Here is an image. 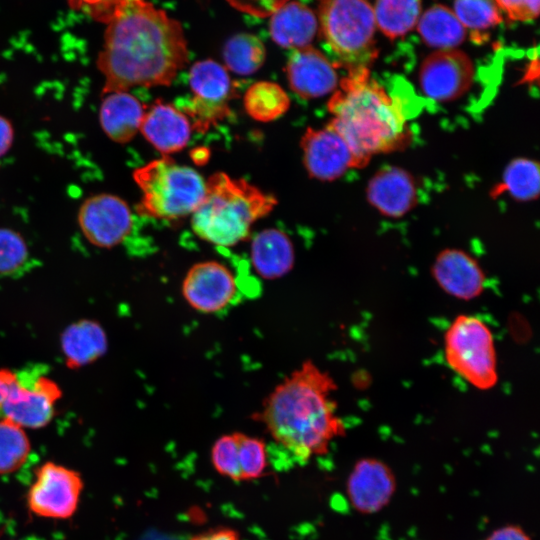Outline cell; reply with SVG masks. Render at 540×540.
I'll return each instance as SVG.
<instances>
[{
  "instance_id": "cell-20",
  "label": "cell",
  "mask_w": 540,
  "mask_h": 540,
  "mask_svg": "<svg viewBox=\"0 0 540 540\" xmlns=\"http://www.w3.org/2000/svg\"><path fill=\"white\" fill-rule=\"evenodd\" d=\"M139 131L158 151L170 154L186 147L192 124L180 109L156 100L146 109Z\"/></svg>"
},
{
  "instance_id": "cell-17",
  "label": "cell",
  "mask_w": 540,
  "mask_h": 540,
  "mask_svg": "<svg viewBox=\"0 0 540 540\" xmlns=\"http://www.w3.org/2000/svg\"><path fill=\"white\" fill-rule=\"evenodd\" d=\"M290 88L304 99H315L336 91V66L313 46L294 49L286 65Z\"/></svg>"
},
{
  "instance_id": "cell-14",
  "label": "cell",
  "mask_w": 540,
  "mask_h": 540,
  "mask_svg": "<svg viewBox=\"0 0 540 540\" xmlns=\"http://www.w3.org/2000/svg\"><path fill=\"white\" fill-rule=\"evenodd\" d=\"M181 293L194 310L214 314L226 309L238 295L235 275L217 261L198 262L186 273Z\"/></svg>"
},
{
  "instance_id": "cell-9",
  "label": "cell",
  "mask_w": 540,
  "mask_h": 540,
  "mask_svg": "<svg viewBox=\"0 0 540 540\" xmlns=\"http://www.w3.org/2000/svg\"><path fill=\"white\" fill-rule=\"evenodd\" d=\"M84 488L77 470L53 461L35 469V479L27 492V506L38 517L67 520L77 511Z\"/></svg>"
},
{
  "instance_id": "cell-15",
  "label": "cell",
  "mask_w": 540,
  "mask_h": 540,
  "mask_svg": "<svg viewBox=\"0 0 540 540\" xmlns=\"http://www.w3.org/2000/svg\"><path fill=\"white\" fill-rule=\"evenodd\" d=\"M396 491L397 478L393 469L375 457L358 459L345 484L350 506L362 515L381 512L390 504Z\"/></svg>"
},
{
  "instance_id": "cell-21",
  "label": "cell",
  "mask_w": 540,
  "mask_h": 540,
  "mask_svg": "<svg viewBox=\"0 0 540 540\" xmlns=\"http://www.w3.org/2000/svg\"><path fill=\"white\" fill-rule=\"evenodd\" d=\"M146 108L128 91L104 94L99 109V122L109 139L117 143H127L140 130Z\"/></svg>"
},
{
  "instance_id": "cell-18",
  "label": "cell",
  "mask_w": 540,
  "mask_h": 540,
  "mask_svg": "<svg viewBox=\"0 0 540 540\" xmlns=\"http://www.w3.org/2000/svg\"><path fill=\"white\" fill-rule=\"evenodd\" d=\"M366 198L382 215L400 218L417 205L416 181L403 168L386 166L370 178L366 187Z\"/></svg>"
},
{
  "instance_id": "cell-13",
  "label": "cell",
  "mask_w": 540,
  "mask_h": 540,
  "mask_svg": "<svg viewBox=\"0 0 540 540\" xmlns=\"http://www.w3.org/2000/svg\"><path fill=\"white\" fill-rule=\"evenodd\" d=\"M210 458L219 475L235 482L259 479L268 468L266 442L238 431L218 437L212 445Z\"/></svg>"
},
{
  "instance_id": "cell-23",
  "label": "cell",
  "mask_w": 540,
  "mask_h": 540,
  "mask_svg": "<svg viewBox=\"0 0 540 540\" xmlns=\"http://www.w3.org/2000/svg\"><path fill=\"white\" fill-rule=\"evenodd\" d=\"M294 261L292 241L282 230L265 229L253 238L251 262L260 277L269 280L280 278L293 268Z\"/></svg>"
},
{
  "instance_id": "cell-31",
  "label": "cell",
  "mask_w": 540,
  "mask_h": 540,
  "mask_svg": "<svg viewBox=\"0 0 540 540\" xmlns=\"http://www.w3.org/2000/svg\"><path fill=\"white\" fill-rule=\"evenodd\" d=\"M453 12L461 24L480 32L502 22V11L495 0H453Z\"/></svg>"
},
{
  "instance_id": "cell-26",
  "label": "cell",
  "mask_w": 540,
  "mask_h": 540,
  "mask_svg": "<svg viewBox=\"0 0 540 540\" xmlns=\"http://www.w3.org/2000/svg\"><path fill=\"white\" fill-rule=\"evenodd\" d=\"M540 170L538 162L524 157L513 159L506 166L501 182L491 195L508 193L518 201H532L539 196Z\"/></svg>"
},
{
  "instance_id": "cell-37",
  "label": "cell",
  "mask_w": 540,
  "mask_h": 540,
  "mask_svg": "<svg viewBox=\"0 0 540 540\" xmlns=\"http://www.w3.org/2000/svg\"><path fill=\"white\" fill-rule=\"evenodd\" d=\"M189 540H242L240 534L230 527H217L192 536Z\"/></svg>"
},
{
  "instance_id": "cell-1",
  "label": "cell",
  "mask_w": 540,
  "mask_h": 540,
  "mask_svg": "<svg viewBox=\"0 0 540 540\" xmlns=\"http://www.w3.org/2000/svg\"><path fill=\"white\" fill-rule=\"evenodd\" d=\"M105 26L96 60L103 95L168 86L188 61L181 24L147 0H125Z\"/></svg>"
},
{
  "instance_id": "cell-30",
  "label": "cell",
  "mask_w": 540,
  "mask_h": 540,
  "mask_svg": "<svg viewBox=\"0 0 540 540\" xmlns=\"http://www.w3.org/2000/svg\"><path fill=\"white\" fill-rule=\"evenodd\" d=\"M30 451L31 443L24 428L7 418L0 419V475L19 470Z\"/></svg>"
},
{
  "instance_id": "cell-12",
  "label": "cell",
  "mask_w": 540,
  "mask_h": 540,
  "mask_svg": "<svg viewBox=\"0 0 540 540\" xmlns=\"http://www.w3.org/2000/svg\"><path fill=\"white\" fill-rule=\"evenodd\" d=\"M77 221L84 237L100 248L121 244L133 227V215L127 202L109 193L85 199L79 207Z\"/></svg>"
},
{
  "instance_id": "cell-24",
  "label": "cell",
  "mask_w": 540,
  "mask_h": 540,
  "mask_svg": "<svg viewBox=\"0 0 540 540\" xmlns=\"http://www.w3.org/2000/svg\"><path fill=\"white\" fill-rule=\"evenodd\" d=\"M61 351L66 365L77 369L103 356L108 348L102 326L90 319H82L66 327L60 337Z\"/></svg>"
},
{
  "instance_id": "cell-16",
  "label": "cell",
  "mask_w": 540,
  "mask_h": 540,
  "mask_svg": "<svg viewBox=\"0 0 540 540\" xmlns=\"http://www.w3.org/2000/svg\"><path fill=\"white\" fill-rule=\"evenodd\" d=\"M300 145L303 163L311 178L334 181L349 169L358 168L347 142L329 125L322 129L307 128Z\"/></svg>"
},
{
  "instance_id": "cell-28",
  "label": "cell",
  "mask_w": 540,
  "mask_h": 540,
  "mask_svg": "<svg viewBox=\"0 0 540 540\" xmlns=\"http://www.w3.org/2000/svg\"><path fill=\"white\" fill-rule=\"evenodd\" d=\"M290 99L277 83L259 81L252 84L244 95V108L248 115L260 122H270L284 115Z\"/></svg>"
},
{
  "instance_id": "cell-11",
  "label": "cell",
  "mask_w": 540,
  "mask_h": 540,
  "mask_svg": "<svg viewBox=\"0 0 540 540\" xmlns=\"http://www.w3.org/2000/svg\"><path fill=\"white\" fill-rule=\"evenodd\" d=\"M474 75L473 62L463 51L456 48L436 50L420 66L419 86L430 100L450 102L470 89Z\"/></svg>"
},
{
  "instance_id": "cell-39",
  "label": "cell",
  "mask_w": 540,
  "mask_h": 540,
  "mask_svg": "<svg viewBox=\"0 0 540 540\" xmlns=\"http://www.w3.org/2000/svg\"><path fill=\"white\" fill-rule=\"evenodd\" d=\"M191 157L195 163L203 164L209 158V151L206 148H198L191 152Z\"/></svg>"
},
{
  "instance_id": "cell-35",
  "label": "cell",
  "mask_w": 540,
  "mask_h": 540,
  "mask_svg": "<svg viewBox=\"0 0 540 540\" xmlns=\"http://www.w3.org/2000/svg\"><path fill=\"white\" fill-rule=\"evenodd\" d=\"M236 8L257 16L271 15L287 0H228Z\"/></svg>"
},
{
  "instance_id": "cell-10",
  "label": "cell",
  "mask_w": 540,
  "mask_h": 540,
  "mask_svg": "<svg viewBox=\"0 0 540 540\" xmlns=\"http://www.w3.org/2000/svg\"><path fill=\"white\" fill-rule=\"evenodd\" d=\"M189 85L194 96L181 109L192 120L193 129L206 131L228 116V102L234 89L222 65L211 59L194 63L189 72Z\"/></svg>"
},
{
  "instance_id": "cell-33",
  "label": "cell",
  "mask_w": 540,
  "mask_h": 540,
  "mask_svg": "<svg viewBox=\"0 0 540 540\" xmlns=\"http://www.w3.org/2000/svg\"><path fill=\"white\" fill-rule=\"evenodd\" d=\"M71 9L81 12L92 20L106 24L125 0H67Z\"/></svg>"
},
{
  "instance_id": "cell-25",
  "label": "cell",
  "mask_w": 540,
  "mask_h": 540,
  "mask_svg": "<svg viewBox=\"0 0 540 540\" xmlns=\"http://www.w3.org/2000/svg\"><path fill=\"white\" fill-rule=\"evenodd\" d=\"M416 26L425 44L438 50L454 49L466 37V29L454 12L441 4L426 10Z\"/></svg>"
},
{
  "instance_id": "cell-34",
  "label": "cell",
  "mask_w": 540,
  "mask_h": 540,
  "mask_svg": "<svg viewBox=\"0 0 540 540\" xmlns=\"http://www.w3.org/2000/svg\"><path fill=\"white\" fill-rule=\"evenodd\" d=\"M510 20L529 22L539 15V0H495Z\"/></svg>"
},
{
  "instance_id": "cell-32",
  "label": "cell",
  "mask_w": 540,
  "mask_h": 540,
  "mask_svg": "<svg viewBox=\"0 0 540 540\" xmlns=\"http://www.w3.org/2000/svg\"><path fill=\"white\" fill-rule=\"evenodd\" d=\"M28 259L29 249L23 236L13 229L0 227V277L18 273Z\"/></svg>"
},
{
  "instance_id": "cell-6",
  "label": "cell",
  "mask_w": 540,
  "mask_h": 540,
  "mask_svg": "<svg viewBox=\"0 0 540 540\" xmlns=\"http://www.w3.org/2000/svg\"><path fill=\"white\" fill-rule=\"evenodd\" d=\"M142 198L138 214L157 219H178L192 214L201 203L206 181L193 168L163 156L133 172Z\"/></svg>"
},
{
  "instance_id": "cell-38",
  "label": "cell",
  "mask_w": 540,
  "mask_h": 540,
  "mask_svg": "<svg viewBox=\"0 0 540 540\" xmlns=\"http://www.w3.org/2000/svg\"><path fill=\"white\" fill-rule=\"evenodd\" d=\"M14 141V128L6 117L0 115V157L4 156L12 147Z\"/></svg>"
},
{
  "instance_id": "cell-5",
  "label": "cell",
  "mask_w": 540,
  "mask_h": 540,
  "mask_svg": "<svg viewBox=\"0 0 540 540\" xmlns=\"http://www.w3.org/2000/svg\"><path fill=\"white\" fill-rule=\"evenodd\" d=\"M317 19L336 67L348 73L370 69L378 49L373 7L368 0H319Z\"/></svg>"
},
{
  "instance_id": "cell-7",
  "label": "cell",
  "mask_w": 540,
  "mask_h": 540,
  "mask_svg": "<svg viewBox=\"0 0 540 540\" xmlns=\"http://www.w3.org/2000/svg\"><path fill=\"white\" fill-rule=\"evenodd\" d=\"M447 365L472 387L489 390L498 382L494 336L489 326L474 315H458L444 335Z\"/></svg>"
},
{
  "instance_id": "cell-27",
  "label": "cell",
  "mask_w": 540,
  "mask_h": 540,
  "mask_svg": "<svg viewBox=\"0 0 540 540\" xmlns=\"http://www.w3.org/2000/svg\"><path fill=\"white\" fill-rule=\"evenodd\" d=\"M376 27L390 39L406 35L420 17V0H376L373 7Z\"/></svg>"
},
{
  "instance_id": "cell-3",
  "label": "cell",
  "mask_w": 540,
  "mask_h": 540,
  "mask_svg": "<svg viewBox=\"0 0 540 540\" xmlns=\"http://www.w3.org/2000/svg\"><path fill=\"white\" fill-rule=\"evenodd\" d=\"M327 125L352 150L359 167L372 156L405 148L412 140L400 102L370 77V69L349 72L328 102Z\"/></svg>"
},
{
  "instance_id": "cell-2",
  "label": "cell",
  "mask_w": 540,
  "mask_h": 540,
  "mask_svg": "<svg viewBox=\"0 0 540 540\" xmlns=\"http://www.w3.org/2000/svg\"><path fill=\"white\" fill-rule=\"evenodd\" d=\"M336 389L328 372L306 360L276 385L253 419L297 460L324 455L346 434L333 398Z\"/></svg>"
},
{
  "instance_id": "cell-36",
  "label": "cell",
  "mask_w": 540,
  "mask_h": 540,
  "mask_svg": "<svg viewBox=\"0 0 540 540\" xmlns=\"http://www.w3.org/2000/svg\"><path fill=\"white\" fill-rule=\"evenodd\" d=\"M483 540H533L518 524H505L492 530Z\"/></svg>"
},
{
  "instance_id": "cell-29",
  "label": "cell",
  "mask_w": 540,
  "mask_h": 540,
  "mask_svg": "<svg viewBox=\"0 0 540 540\" xmlns=\"http://www.w3.org/2000/svg\"><path fill=\"white\" fill-rule=\"evenodd\" d=\"M265 57L263 42L249 33L232 36L223 48L226 67L238 75L255 73L263 65Z\"/></svg>"
},
{
  "instance_id": "cell-19",
  "label": "cell",
  "mask_w": 540,
  "mask_h": 540,
  "mask_svg": "<svg viewBox=\"0 0 540 540\" xmlns=\"http://www.w3.org/2000/svg\"><path fill=\"white\" fill-rule=\"evenodd\" d=\"M431 273L441 289L457 299L472 300L484 291V271L475 258L461 249L442 250Z\"/></svg>"
},
{
  "instance_id": "cell-8",
  "label": "cell",
  "mask_w": 540,
  "mask_h": 540,
  "mask_svg": "<svg viewBox=\"0 0 540 540\" xmlns=\"http://www.w3.org/2000/svg\"><path fill=\"white\" fill-rule=\"evenodd\" d=\"M60 396L59 386L44 374L0 370V409L4 418L22 428L45 427Z\"/></svg>"
},
{
  "instance_id": "cell-22",
  "label": "cell",
  "mask_w": 540,
  "mask_h": 540,
  "mask_svg": "<svg viewBox=\"0 0 540 540\" xmlns=\"http://www.w3.org/2000/svg\"><path fill=\"white\" fill-rule=\"evenodd\" d=\"M269 30L278 45L298 49L311 44L318 30V19L303 3L286 2L271 14Z\"/></svg>"
},
{
  "instance_id": "cell-4",
  "label": "cell",
  "mask_w": 540,
  "mask_h": 540,
  "mask_svg": "<svg viewBox=\"0 0 540 540\" xmlns=\"http://www.w3.org/2000/svg\"><path fill=\"white\" fill-rule=\"evenodd\" d=\"M276 204L273 195L246 180L216 172L206 181L205 195L192 213V230L211 244L234 246L246 240L252 225Z\"/></svg>"
}]
</instances>
